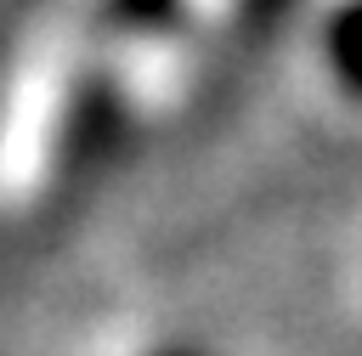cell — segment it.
<instances>
[{
    "mask_svg": "<svg viewBox=\"0 0 362 356\" xmlns=\"http://www.w3.org/2000/svg\"><path fill=\"white\" fill-rule=\"evenodd\" d=\"M334 57H339V68L362 85V6H351V17H339V28H334Z\"/></svg>",
    "mask_w": 362,
    "mask_h": 356,
    "instance_id": "obj_1",
    "label": "cell"
}]
</instances>
